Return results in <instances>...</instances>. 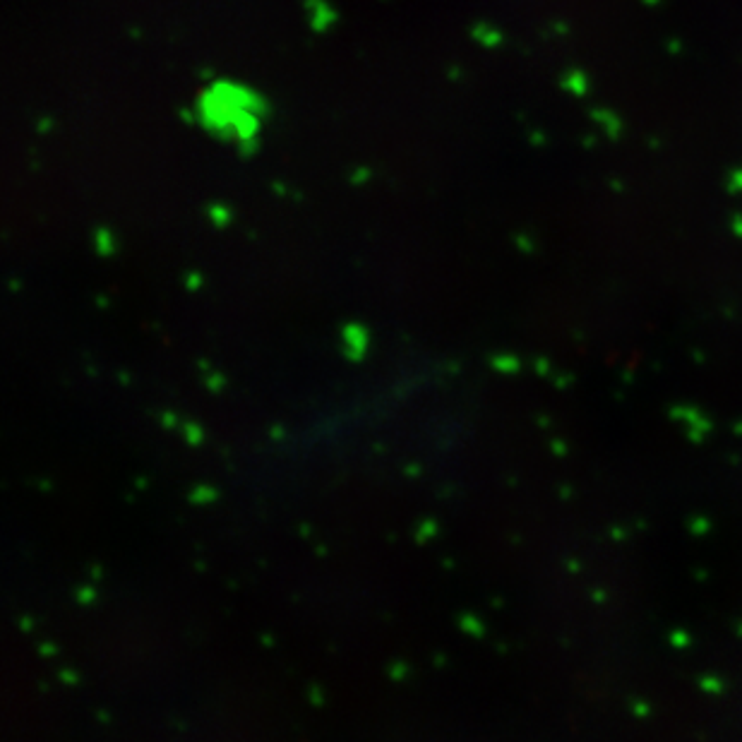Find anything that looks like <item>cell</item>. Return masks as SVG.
I'll return each mask as SVG.
<instances>
[]
</instances>
